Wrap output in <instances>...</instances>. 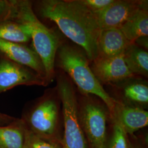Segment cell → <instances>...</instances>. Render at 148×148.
<instances>
[{"label": "cell", "instance_id": "6da1fadb", "mask_svg": "<svg viewBox=\"0 0 148 148\" xmlns=\"http://www.w3.org/2000/svg\"><path fill=\"white\" fill-rule=\"evenodd\" d=\"M37 11L53 21L73 42L82 48L90 62L98 57V39L101 28L97 16L79 0H42Z\"/></svg>", "mask_w": 148, "mask_h": 148}, {"label": "cell", "instance_id": "7a4b0ae2", "mask_svg": "<svg viewBox=\"0 0 148 148\" xmlns=\"http://www.w3.org/2000/svg\"><path fill=\"white\" fill-rule=\"evenodd\" d=\"M10 11L7 20L16 21L27 27L30 32L34 51L41 59L45 70L48 85L56 77L55 59L62 37L39 20L32 3L27 0L10 1Z\"/></svg>", "mask_w": 148, "mask_h": 148}, {"label": "cell", "instance_id": "3957f363", "mask_svg": "<svg viewBox=\"0 0 148 148\" xmlns=\"http://www.w3.org/2000/svg\"><path fill=\"white\" fill-rule=\"evenodd\" d=\"M85 51L74 43H62L55 59V67L63 71L82 95H95L103 101L113 114L117 101L106 92L95 77Z\"/></svg>", "mask_w": 148, "mask_h": 148}, {"label": "cell", "instance_id": "277c9868", "mask_svg": "<svg viewBox=\"0 0 148 148\" xmlns=\"http://www.w3.org/2000/svg\"><path fill=\"white\" fill-rule=\"evenodd\" d=\"M27 123L29 129L38 136L62 144L63 114L56 86L47 90L32 108L27 116Z\"/></svg>", "mask_w": 148, "mask_h": 148}, {"label": "cell", "instance_id": "5b68a950", "mask_svg": "<svg viewBox=\"0 0 148 148\" xmlns=\"http://www.w3.org/2000/svg\"><path fill=\"white\" fill-rule=\"evenodd\" d=\"M79 123L90 148H106L108 123L111 121L109 109L95 95L77 94Z\"/></svg>", "mask_w": 148, "mask_h": 148}, {"label": "cell", "instance_id": "8992f818", "mask_svg": "<svg viewBox=\"0 0 148 148\" xmlns=\"http://www.w3.org/2000/svg\"><path fill=\"white\" fill-rule=\"evenodd\" d=\"M55 77L62 103L63 148H88L79 119L76 87L67 75L59 69L56 70Z\"/></svg>", "mask_w": 148, "mask_h": 148}, {"label": "cell", "instance_id": "52a82bcc", "mask_svg": "<svg viewBox=\"0 0 148 148\" xmlns=\"http://www.w3.org/2000/svg\"><path fill=\"white\" fill-rule=\"evenodd\" d=\"M48 84L45 78L32 69L16 63L5 57L0 58V93L21 86Z\"/></svg>", "mask_w": 148, "mask_h": 148}, {"label": "cell", "instance_id": "ba28073f", "mask_svg": "<svg viewBox=\"0 0 148 148\" xmlns=\"http://www.w3.org/2000/svg\"><path fill=\"white\" fill-rule=\"evenodd\" d=\"M90 63V69L101 85H116L134 76L127 68L123 54L111 57L98 56Z\"/></svg>", "mask_w": 148, "mask_h": 148}, {"label": "cell", "instance_id": "9c48e42d", "mask_svg": "<svg viewBox=\"0 0 148 148\" xmlns=\"http://www.w3.org/2000/svg\"><path fill=\"white\" fill-rule=\"evenodd\" d=\"M145 0H114L106 9L95 16L101 30L120 28L136 12L148 6Z\"/></svg>", "mask_w": 148, "mask_h": 148}, {"label": "cell", "instance_id": "30bf717a", "mask_svg": "<svg viewBox=\"0 0 148 148\" xmlns=\"http://www.w3.org/2000/svg\"><path fill=\"white\" fill-rule=\"evenodd\" d=\"M111 86L120 98L116 101L127 106L144 109L148 108V81L143 77L134 76Z\"/></svg>", "mask_w": 148, "mask_h": 148}, {"label": "cell", "instance_id": "8fae6325", "mask_svg": "<svg viewBox=\"0 0 148 148\" xmlns=\"http://www.w3.org/2000/svg\"><path fill=\"white\" fill-rule=\"evenodd\" d=\"M0 52L6 58L32 69L45 79L44 66L34 49L24 44L11 42L0 39Z\"/></svg>", "mask_w": 148, "mask_h": 148}, {"label": "cell", "instance_id": "7c38bea8", "mask_svg": "<svg viewBox=\"0 0 148 148\" xmlns=\"http://www.w3.org/2000/svg\"><path fill=\"white\" fill-rule=\"evenodd\" d=\"M112 116L116 119L128 135H133L148 125V111L125 105L117 101L111 117Z\"/></svg>", "mask_w": 148, "mask_h": 148}, {"label": "cell", "instance_id": "4fadbf2b", "mask_svg": "<svg viewBox=\"0 0 148 148\" xmlns=\"http://www.w3.org/2000/svg\"><path fill=\"white\" fill-rule=\"evenodd\" d=\"M131 43L119 28L101 30L98 39V56L111 57L122 54Z\"/></svg>", "mask_w": 148, "mask_h": 148}, {"label": "cell", "instance_id": "5bb4252c", "mask_svg": "<svg viewBox=\"0 0 148 148\" xmlns=\"http://www.w3.org/2000/svg\"><path fill=\"white\" fill-rule=\"evenodd\" d=\"M127 68L134 76L148 78V51L131 43L123 53Z\"/></svg>", "mask_w": 148, "mask_h": 148}, {"label": "cell", "instance_id": "9a60e30c", "mask_svg": "<svg viewBox=\"0 0 148 148\" xmlns=\"http://www.w3.org/2000/svg\"><path fill=\"white\" fill-rule=\"evenodd\" d=\"M148 6L136 12L120 29L127 40L133 43L139 37L148 36Z\"/></svg>", "mask_w": 148, "mask_h": 148}, {"label": "cell", "instance_id": "2e32d148", "mask_svg": "<svg viewBox=\"0 0 148 148\" xmlns=\"http://www.w3.org/2000/svg\"><path fill=\"white\" fill-rule=\"evenodd\" d=\"M0 39L24 44L32 38L27 27L16 21L7 19L0 23Z\"/></svg>", "mask_w": 148, "mask_h": 148}, {"label": "cell", "instance_id": "e0dca14e", "mask_svg": "<svg viewBox=\"0 0 148 148\" xmlns=\"http://www.w3.org/2000/svg\"><path fill=\"white\" fill-rule=\"evenodd\" d=\"M27 128L22 125L0 127V148H23Z\"/></svg>", "mask_w": 148, "mask_h": 148}, {"label": "cell", "instance_id": "ac0fdd59", "mask_svg": "<svg viewBox=\"0 0 148 148\" xmlns=\"http://www.w3.org/2000/svg\"><path fill=\"white\" fill-rule=\"evenodd\" d=\"M111 132L106 148H131V142L120 123L114 116L111 117Z\"/></svg>", "mask_w": 148, "mask_h": 148}, {"label": "cell", "instance_id": "d6986e66", "mask_svg": "<svg viewBox=\"0 0 148 148\" xmlns=\"http://www.w3.org/2000/svg\"><path fill=\"white\" fill-rule=\"evenodd\" d=\"M23 148H63L62 144L38 136L27 128Z\"/></svg>", "mask_w": 148, "mask_h": 148}, {"label": "cell", "instance_id": "ffe728a7", "mask_svg": "<svg viewBox=\"0 0 148 148\" xmlns=\"http://www.w3.org/2000/svg\"><path fill=\"white\" fill-rule=\"evenodd\" d=\"M79 2L86 6L95 15L106 9L114 0H79Z\"/></svg>", "mask_w": 148, "mask_h": 148}, {"label": "cell", "instance_id": "44dd1931", "mask_svg": "<svg viewBox=\"0 0 148 148\" xmlns=\"http://www.w3.org/2000/svg\"><path fill=\"white\" fill-rule=\"evenodd\" d=\"M10 1L0 0V16H3L5 20L10 11Z\"/></svg>", "mask_w": 148, "mask_h": 148}, {"label": "cell", "instance_id": "7402d4cb", "mask_svg": "<svg viewBox=\"0 0 148 148\" xmlns=\"http://www.w3.org/2000/svg\"><path fill=\"white\" fill-rule=\"evenodd\" d=\"M148 36H143L139 37L134 42L135 44L140 47L142 48L143 49L148 51Z\"/></svg>", "mask_w": 148, "mask_h": 148}, {"label": "cell", "instance_id": "603a6c76", "mask_svg": "<svg viewBox=\"0 0 148 148\" xmlns=\"http://www.w3.org/2000/svg\"><path fill=\"white\" fill-rule=\"evenodd\" d=\"M131 148H143L142 147V146H140V145L138 144H133L132 143H131Z\"/></svg>", "mask_w": 148, "mask_h": 148}, {"label": "cell", "instance_id": "cb8c5ba5", "mask_svg": "<svg viewBox=\"0 0 148 148\" xmlns=\"http://www.w3.org/2000/svg\"><path fill=\"white\" fill-rule=\"evenodd\" d=\"M1 118H2V116H1V115H0V119H1Z\"/></svg>", "mask_w": 148, "mask_h": 148}]
</instances>
